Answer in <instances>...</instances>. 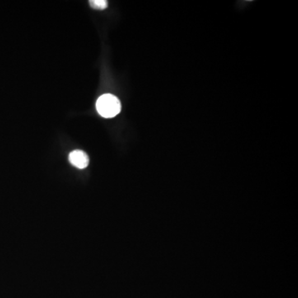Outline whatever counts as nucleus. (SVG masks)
Listing matches in <instances>:
<instances>
[{
	"label": "nucleus",
	"instance_id": "1",
	"mask_svg": "<svg viewBox=\"0 0 298 298\" xmlns=\"http://www.w3.org/2000/svg\"><path fill=\"white\" fill-rule=\"evenodd\" d=\"M96 109L104 118H114L121 111V103L114 95L105 94L97 99Z\"/></svg>",
	"mask_w": 298,
	"mask_h": 298
},
{
	"label": "nucleus",
	"instance_id": "2",
	"mask_svg": "<svg viewBox=\"0 0 298 298\" xmlns=\"http://www.w3.org/2000/svg\"><path fill=\"white\" fill-rule=\"evenodd\" d=\"M69 161L79 169H85L89 165V157L85 152L74 150L69 154Z\"/></svg>",
	"mask_w": 298,
	"mask_h": 298
},
{
	"label": "nucleus",
	"instance_id": "3",
	"mask_svg": "<svg viewBox=\"0 0 298 298\" xmlns=\"http://www.w3.org/2000/svg\"><path fill=\"white\" fill-rule=\"evenodd\" d=\"M89 4L95 10H103L108 7V2L105 0H90Z\"/></svg>",
	"mask_w": 298,
	"mask_h": 298
}]
</instances>
